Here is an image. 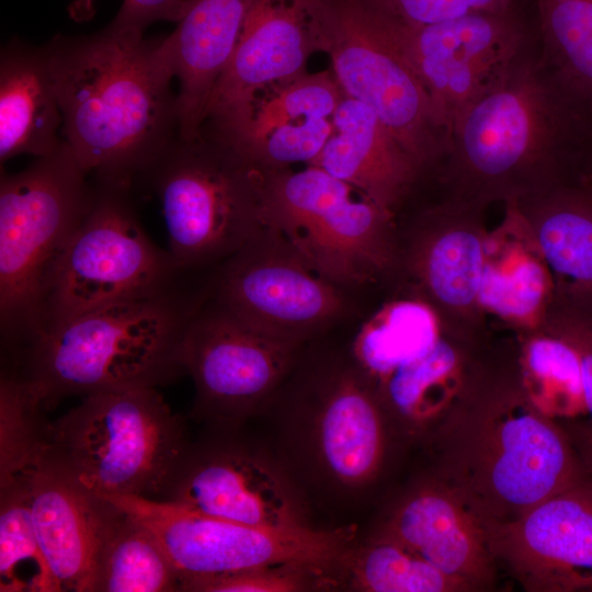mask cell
Listing matches in <instances>:
<instances>
[{
    "label": "cell",
    "mask_w": 592,
    "mask_h": 592,
    "mask_svg": "<svg viewBox=\"0 0 592 592\" xmlns=\"http://www.w3.org/2000/svg\"><path fill=\"white\" fill-rule=\"evenodd\" d=\"M431 475L455 490L483 523H505L589 475L560 421L542 413L519 368L475 361L445 414L423 440Z\"/></svg>",
    "instance_id": "obj_1"
},
{
    "label": "cell",
    "mask_w": 592,
    "mask_h": 592,
    "mask_svg": "<svg viewBox=\"0 0 592 592\" xmlns=\"http://www.w3.org/2000/svg\"><path fill=\"white\" fill-rule=\"evenodd\" d=\"M62 134L99 183L128 189L178 137L175 78L164 38L107 26L44 48Z\"/></svg>",
    "instance_id": "obj_2"
},
{
    "label": "cell",
    "mask_w": 592,
    "mask_h": 592,
    "mask_svg": "<svg viewBox=\"0 0 592 592\" xmlns=\"http://www.w3.org/2000/svg\"><path fill=\"white\" fill-rule=\"evenodd\" d=\"M592 117L550 76L538 43L454 122L441 162L446 197L482 208L579 177Z\"/></svg>",
    "instance_id": "obj_3"
},
{
    "label": "cell",
    "mask_w": 592,
    "mask_h": 592,
    "mask_svg": "<svg viewBox=\"0 0 592 592\" xmlns=\"http://www.w3.org/2000/svg\"><path fill=\"white\" fill-rule=\"evenodd\" d=\"M206 286L110 304L44 330L12 350L46 411L69 396L167 384L185 373L182 343ZM8 368V367H7Z\"/></svg>",
    "instance_id": "obj_4"
},
{
    "label": "cell",
    "mask_w": 592,
    "mask_h": 592,
    "mask_svg": "<svg viewBox=\"0 0 592 592\" xmlns=\"http://www.w3.org/2000/svg\"><path fill=\"white\" fill-rule=\"evenodd\" d=\"M305 348L273 400L283 419L278 458L297 482L356 496L382 475L394 430L348 350L307 356Z\"/></svg>",
    "instance_id": "obj_5"
},
{
    "label": "cell",
    "mask_w": 592,
    "mask_h": 592,
    "mask_svg": "<svg viewBox=\"0 0 592 592\" xmlns=\"http://www.w3.org/2000/svg\"><path fill=\"white\" fill-rule=\"evenodd\" d=\"M190 441L152 387L100 391L48 422L42 459L90 493L162 500Z\"/></svg>",
    "instance_id": "obj_6"
},
{
    "label": "cell",
    "mask_w": 592,
    "mask_h": 592,
    "mask_svg": "<svg viewBox=\"0 0 592 592\" xmlns=\"http://www.w3.org/2000/svg\"><path fill=\"white\" fill-rule=\"evenodd\" d=\"M68 144L0 181V325L11 350L37 332L53 270L93 196Z\"/></svg>",
    "instance_id": "obj_7"
},
{
    "label": "cell",
    "mask_w": 592,
    "mask_h": 592,
    "mask_svg": "<svg viewBox=\"0 0 592 592\" xmlns=\"http://www.w3.org/2000/svg\"><path fill=\"white\" fill-rule=\"evenodd\" d=\"M143 175L159 201L169 252L186 273L217 269L265 226L261 171L218 134L177 137Z\"/></svg>",
    "instance_id": "obj_8"
},
{
    "label": "cell",
    "mask_w": 592,
    "mask_h": 592,
    "mask_svg": "<svg viewBox=\"0 0 592 592\" xmlns=\"http://www.w3.org/2000/svg\"><path fill=\"white\" fill-rule=\"evenodd\" d=\"M261 173L265 224L321 276L349 291L392 277L395 214L315 166Z\"/></svg>",
    "instance_id": "obj_9"
},
{
    "label": "cell",
    "mask_w": 592,
    "mask_h": 592,
    "mask_svg": "<svg viewBox=\"0 0 592 592\" xmlns=\"http://www.w3.org/2000/svg\"><path fill=\"white\" fill-rule=\"evenodd\" d=\"M127 191L99 183L88 213L53 270L34 337L96 308L182 284L186 272L147 236Z\"/></svg>",
    "instance_id": "obj_10"
},
{
    "label": "cell",
    "mask_w": 592,
    "mask_h": 592,
    "mask_svg": "<svg viewBox=\"0 0 592 592\" xmlns=\"http://www.w3.org/2000/svg\"><path fill=\"white\" fill-rule=\"evenodd\" d=\"M319 50L346 96L371 107L423 171L442 162L449 137L429 95L363 0H323Z\"/></svg>",
    "instance_id": "obj_11"
},
{
    "label": "cell",
    "mask_w": 592,
    "mask_h": 592,
    "mask_svg": "<svg viewBox=\"0 0 592 592\" xmlns=\"http://www.w3.org/2000/svg\"><path fill=\"white\" fill-rule=\"evenodd\" d=\"M207 298L243 322L306 345L355 314L349 289L316 272L272 226L217 269Z\"/></svg>",
    "instance_id": "obj_12"
},
{
    "label": "cell",
    "mask_w": 592,
    "mask_h": 592,
    "mask_svg": "<svg viewBox=\"0 0 592 592\" xmlns=\"http://www.w3.org/2000/svg\"><path fill=\"white\" fill-rule=\"evenodd\" d=\"M375 16L425 89L448 137L459 114L538 43L533 3L415 27Z\"/></svg>",
    "instance_id": "obj_13"
},
{
    "label": "cell",
    "mask_w": 592,
    "mask_h": 592,
    "mask_svg": "<svg viewBox=\"0 0 592 592\" xmlns=\"http://www.w3.org/2000/svg\"><path fill=\"white\" fill-rule=\"evenodd\" d=\"M158 539L185 583L250 568L301 562L333 569L354 542L351 526L261 528L213 517L168 500L136 496L105 498Z\"/></svg>",
    "instance_id": "obj_14"
},
{
    "label": "cell",
    "mask_w": 592,
    "mask_h": 592,
    "mask_svg": "<svg viewBox=\"0 0 592 592\" xmlns=\"http://www.w3.org/2000/svg\"><path fill=\"white\" fill-rule=\"evenodd\" d=\"M306 345L243 322L212 303L206 288L182 343L195 386L193 414L213 430L240 429L272 405Z\"/></svg>",
    "instance_id": "obj_15"
},
{
    "label": "cell",
    "mask_w": 592,
    "mask_h": 592,
    "mask_svg": "<svg viewBox=\"0 0 592 592\" xmlns=\"http://www.w3.org/2000/svg\"><path fill=\"white\" fill-rule=\"evenodd\" d=\"M485 208L445 197L402 232L391 278L400 293L425 304L443 329L481 343L486 314L480 304L489 232Z\"/></svg>",
    "instance_id": "obj_16"
},
{
    "label": "cell",
    "mask_w": 592,
    "mask_h": 592,
    "mask_svg": "<svg viewBox=\"0 0 592 592\" xmlns=\"http://www.w3.org/2000/svg\"><path fill=\"white\" fill-rule=\"evenodd\" d=\"M238 431L213 430L190 443L162 500L252 527H312L297 480L277 456Z\"/></svg>",
    "instance_id": "obj_17"
},
{
    "label": "cell",
    "mask_w": 592,
    "mask_h": 592,
    "mask_svg": "<svg viewBox=\"0 0 592 592\" xmlns=\"http://www.w3.org/2000/svg\"><path fill=\"white\" fill-rule=\"evenodd\" d=\"M499 566L527 592L592 591V478L505 523H483Z\"/></svg>",
    "instance_id": "obj_18"
},
{
    "label": "cell",
    "mask_w": 592,
    "mask_h": 592,
    "mask_svg": "<svg viewBox=\"0 0 592 592\" xmlns=\"http://www.w3.org/2000/svg\"><path fill=\"white\" fill-rule=\"evenodd\" d=\"M323 0H250L242 30L206 106L204 124L226 129L269 87L305 72L319 50ZM203 124V125H204Z\"/></svg>",
    "instance_id": "obj_19"
},
{
    "label": "cell",
    "mask_w": 592,
    "mask_h": 592,
    "mask_svg": "<svg viewBox=\"0 0 592 592\" xmlns=\"http://www.w3.org/2000/svg\"><path fill=\"white\" fill-rule=\"evenodd\" d=\"M260 92L231 127L216 130L261 172L310 164L333 133L345 95L332 71L301 73Z\"/></svg>",
    "instance_id": "obj_20"
},
{
    "label": "cell",
    "mask_w": 592,
    "mask_h": 592,
    "mask_svg": "<svg viewBox=\"0 0 592 592\" xmlns=\"http://www.w3.org/2000/svg\"><path fill=\"white\" fill-rule=\"evenodd\" d=\"M375 532L397 540L473 591L494 587L499 567L482 520L455 490L431 474L394 503Z\"/></svg>",
    "instance_id": "obj_21"
},
{
    "label": "cell",
    "mask_w": 592,
    "mask_h": 592,
    "mask_svg": "<svg viewBox=\"0 0 592 592\" xmlns=\"http://www.w3.org/2000/svg\"><path fill=\"white\" fill-rule=\"evenodd\" d=\"M20 478L36 537L61 590L94 592L100 550L117 508L42 459Z\"/></svg>",
    "instance_id": "obj_22"
},
{
    "label": "cell",
    "mask_w": 592,
    "mask_h": 592,
    "mask_svg": "<svg viewBox=\"0 0 592 592\" xmlns=\"http://www.w3.org/2000/svg\"><path fill=\"white\" fill-rule=\"evenodd\" d=\"M512 201L551 276L548 315L592 325V181L577 177Z\"/></svg>",
    "instance_id": "obj_23"
},
{
    "label": "cell",
    "mask_w": 592,
    "mask_h": 592,
    "mask_svg": "<svg viewBox=\"0 0 592 592\" xmlns=\"http://www.w3.org/2000/svg\"><path fill=\"white\" fill-rule=\"evenodd\" d=\"M332 123L333 133L308 166L325 170L396 215L423 169L364 103L344 95Z\"/></svg>",
    "instance_id": "obj_24"
},
{
    "label": "cell",
    "mask_w": 592,
    "mask_h": 592,
    "mask_svg": "<svg viewBox=\"0 0 592 592\" xmlns=\"http://www.w3.org/2000/svg\"><path fill=\"white\" fill-rule=\"evenodd\" d=\"M249 1L189 0L175 30L164 37L179 81V138L200 134L209 96L237 46Z\"/></svg>",
    "instance_id": "obj_25"
},
{
    "label": "cell",
    "mask_w": 592,
    "mask_h": 592,
    "mask_svg": "<svg viewBox=\"0 0 592 592\" xmlns=\"http://www.w3.org/2000/svg\"><path fill=\"white\" fill-rule=\"evenodd\" d=\"M489 234L480 304L520 334L540 330L553 298L550 273L513 201Z\"/></svg>",
    "instance_id": "obj_26"
},
{
    "label": "cell",
    "mask_w": 592,
    "mask_h": 592,
    "mask_svg": "<svg viewBox=\"0 0 592 592\" xmlns=\"http://www.w3.org/2000/svg\"><path fill=\"white\" fill-rule=\"evenodd\" d=\"M62 114L44 48L11 44L0 60V161L36 158L62 143Z\"/></svg>",
    "instance_id": "obj_27"
},
{
    "label": "cell",
    "mask_w": 592,
    "mask_h": 592,
    "mask_svg": "<svg viewBox=\"0 0 592 592\" xmlns=\"http://www.w3.org/2000/svg\"><path fill=\"white\" fill-rule=\"evenodd\" d=\"M335 588L363 592H468L456 580L397 540L374 532L363 543H352L338 559Z\"/></svg>",
    "instance_id": "obj_28"
},
{
    "label": "cell",
    "mask_w": 592,
    "mask_h": 592,
    "mask_svg": "<svg viewBox=\"0 0 592 592\" xmlns=\"http://www.w3.org/2000/svg\"><path fill=\"white\" fill-rule=\"evenodd\" d=\"M538 53L566 94L592 117V0H532Z\"/></svg>",
    "instance_id": "obj_29"
},
{
    "label": "cell",
    "mask_w": 592,
    "mask_h": 592,
    "mask_svg": "<svg viewBox=\"0 0 592 592\" xmlns=\"http://www.w3.org/2000/svg\"><path fill=\"white\" fill-rule=\"evenodd\" d=\"M174 591L180 578L158 539L117 508L100 550L94 592Z\"/></svg>",
    "instance_id": "obj_30"
},
{
    "label": "cell",
    "mask_w": 592,
    "mask_h": 592,
    "mask_svg": "<svg viewBox=\"0 0 592 592\" xmlns=\"http://www.w3.org/2000/svg\"><path fill=\"white\" fill-rule=\"evenodd\" d=\"M520 337L519 375L532 403L558 421L587 415L580 362L572 345L546 330Z\"/></svg>",
    "instance_id": "obj_31"
},
{
    "label": "cell",
    "mask_w": 592,
    "mask_h": 592,
    "mask_svg": "<svg viewBox=\"0 0 592 592\" xmlns=\"http://www.w3.org/2000/svg\"><path fill=\"white\" fill-rule=\"evenodd\" d=\"M0 490V591H62L36 537L24 478Z\"/></svg>",
    "instance_id": "obj_32"
},
{
    "label": "cell",
    "mask_w": 592,
    "mask_h": 592,
    "mask_svg": "<svg viewBox=\"0 0 592 592\" xmlns=\"http://www.w3.org/2000/svg\"><path fill=\"white\" fill-rule=\"evenodd\" d=\"M31 387L3 368L0 380V487L22 477L36 463L48 421Z\"/></svg>",
    "instance_id": "obj_33"
},
{
    "label": "cell",
    "mask_w": 592,
    "mask_h": 592,
    "mask_svg": "<svg viewBox=\"0 0 592 592\" xmlns=\"http://www.w3.org/2000/svg\"><path fill=\"white\" fill-rule=\"evenodd\" d=\"M335 588L333 571L317 565L284 562L212 576L185 583L186 592H304Z\"/></svg>",
    "instance_id": "obj_34"
},
{
    "label": "cell",
    "mask_w": 592,
    "mask_h": 592,
    "mask_svg": "<svg viewBox=\"0 0 592 592\" xmlns=\"http://www.w3.org/2000/svg\"><path fill=\"white\" fill-rule=\"evenodd\" d=\"M385 22L423 26L479 12L508 10L532 4V0H363Z\"/></svg>",
    "instance_id": "obj_35"
},
{
    "label": "cell",
    "mask_w": 592,
    "mask_h": 592,
    "mask_svg": "<svg viewBox=\"0 0 592 592\" xmlns=\"http://www.w3.org/2000/svg\"><path fill=\"white\" fill-rule=\"evenodd\" d=\"M540 330L558 334L576 350L580 362L587 413L590 415L589 421L592 422V325L563 314H549Z\"/></svg>",
    "instance_id": "obj_36"
},
{
    "label": "cell",
    "mask_w": 592,
    "mask_h": 592,
    "mask_svg": "<svg viewBox=\"0 0 592 592\" xmlns=\"http://www.w3.org/2000/svg\"><path fill=\"white\" fill-rule=\"evenodd\" d=\"M189 0H124L110 26L144 33L156 21L178 22Z\"/></svg>",
    "instance_id": "obj_37"
},
{
    "label": "cell",
    "mask_w": 592,
    "mask_h": 592,
    "mask_svg": "<svg viewBox=\"0 0 592 592\" xmlns=\"http://www.w3.org/2000/svg\"><path fill=\"white\" fill-rule=\"evenodd\" d=\"M579 457L592 478V422L582 419L560 420Z\"/></svg>",
    "instance_id": "obj_38"
},
{
    "label": "cell",
    "mask_w": 592,
    "mask_h": 592,
    "mask_svg": "<svg viewBox=\"0 0 592 592\" xmlns=\"http://www.w3.org/2000/svg\"><path fill=\"white\" fill-rule=\"evenodd\" d=\"M95 0H73L69 5V14L75 21H87L94 14Z\"/></svg>",
    "instance_id": "obj_39"
},
{
    "label": "cell",
    "mask_w": 592,
    "mask_h": 592,
    "mask_svg": "<svg viewBox=\"0 0 592 592\" xmlns=\"http://www.w3.org/2000/svg\"><path fill=\"white\" fill-rule=\"evenodd\" d=\"M580 177L592 181V152L589 156Z\"/></svg>",
    "instance_id": "obj_40"
}]
</instances>
